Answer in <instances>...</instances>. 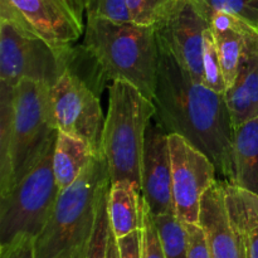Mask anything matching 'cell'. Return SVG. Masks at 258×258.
<instances>
[{
  "mask_svg": "<svg viewBox=\"0 0 258 258\" xmlns=\"http://www.w3.org/2000/svg\"><path fill=\"white\" fill-rule=\"evenodd\" d=\"M159 44V72L154 120L168 134H178L206 154L224 180L234 181L233 135L224 95L194 81L168 48Z\"/></svg>",
  "mask_w": 258,
  "mask_h": 258,
  "instance_id": "1",
  "label": "cell"
},
{
  "mask_svg": "<svg viewBox=\"0 0 258 258\" xmlns=\"http://www.w3.org/2000/svg\"><path fill=\"white\" fill-rule=\"evenodd\" d=\"M83 48L103 78L122 80L154 100L159 72V44L153 25L86 17Z\"/></svg>",
  "mask_w": 258,
  "mask_h": 258,
  "instance_id": "2",
  "label": "cell"
},
{
  "mask_svg": "<svg viewBox=\"0 0 258 258\" xmlns=\"http://www.w3.org/2000/svg\"><path fill=\"white\" fill-rule=\"evenodd\" d=\"M110 185L108 164L101 151L75 183L59 191L52 214L34 242L35 258H85L101 196Z\"/></svg>",
  "mask_w": 258,
  "mask_h": 258,
  "instance_id": "3",
  "label": "cell"
},
{
  "mask_svg": "<svg viewBox=\"0 0 258 258\" xmlns=\"http://www.w3.org/2000/svg\"><path fill=\"white\" fill-rule=\"evenodd\" d=\"M58 135L50 87L23 80L15 92L7 144L0 148V196L19 183L54 146Z\"/></svg>",
  "mask_w": 258,
  "mask_h": 258,
  "instance_id": "4",
  "label": "cell"
},
{
  "mask_svg": "<svg viewBox=\"0 0 258 258\" xmlns=\"http://www.w3.org/2000/svg\"><path fill=\"white\" fill-rule=\"evenodd\" d=\"M156 113L153 101L126 81H112L101 151L111 183L127 180L141 189V164L148 126Z\"/></svg>",
  "mask_w": 258,
  "mask_h": 258,
  "instance_id": "5",
  "label": "cell"
},
{
  "mask_svg": "<svg viewBox=\"0 0 258 258\" xmlns=\"http://www.w3.org/2000/svg\"><path fill=\"white\" fill-rule=\"evenodd\" d=\"M71 47H55L37 34L9 0H0V85L23 80L52 87L68 70Z\"/></svg>",
  "mask_w": 258,
  "mask_h": 258,
  "instance_id": "6",
  "label": "cell"
},
{
  "mask_svg": "<svg viewBox=\"0 0 258 258\" xmlns=\"http://www.w3.org/2000/svg\"><path fill=\"white\" fill-rule=\"evenodd\" d=\"M54 146L7 194L0 196V246L20 237L37 239L47 224L60 189L53 170Z\"/></svg>",
  "mask_w": 258,
  "mask_h": 258,
  "instance_id": "7",
  "label": "cell"
},
{
  "mask_svg": "<svg viewBox=\"0 0 258 258\" xmlns=\"http://www.w3.org/2000/svg\"><path fill=\"white\" fill-rule=\"evenodd\" d=\"M153 27L181 68L203 83V38L211 20L198 0H175Z\"/></svg>",
  "mask_w": 258,
  "mask_h": 258,
  "instance_id": "8",
  "label": "cell"
},
{
  "mask_svg": "<svg viewBox=\"0 0 258 258\" xmlns=\"http://www.w3.org/2000/svg\"><path fill=\"white\" fill-rule=\"evenodd\" d=\"M98 97L82 78L68 70L50 87L58 131L87 141L95 153H101L105 125Z\"/></svg>",
  "mask_w": 258,
  "mask_h": 258,
  "instance_id": "9",
  "label": "cell"
},
{
  "mask_svg": "<svg viewBox=\"0 0 258 258\" xmlns=\"http://www.w3.org/2000/svg\"><path fill=\"white\" fill-rule=\"evenodd\" d=\"M169 146L175 214L184 223L199 224L202 198L216 183L217 169L206 154L178 134H169Z\"/></svg>",
  "mask_w": 258,
  "mask_h": 258,
  "instance_id": "10",
  "label": "cell"
},
{
  "mask_svg": "<svg viewBox=\"0 0 258 258\" xmlns=\"http://www.w3.org/2000/svg\"><path fill=\"white\" fill-rule=\"evenodd\" d=\"M37 34L55 47H71L85 32L87 0H9Z\"/></svg>",
  "mask_w": 258,
  "mask_h": 258,
  "instance_id": "11",
  "label": "cell"
},
{
  "mask_svg": "<svg viewBox=\"0 0 258 258\" xmlns=\"http://www.w3.org/2000/svg\"><path fill=\"white\" fill-rule=\"evenodd\" d=\"M141 196L154 216L175 212L169 134L154 118L145 135L141 164Z\"/></svg>",
  "mask_w": 258,
  "mask_h": 258,
  "instance_id": "12",
  "label": "cell"
},
{
  "mask_svg": "<svg viewBox=\"0 0 258 258\" xmlns=\"http://www.w3.org/2000/svg\"><path fill=\"white\" fill-rule=\"evenodd\" d=\"M199 226L212 258H246L243 238L229 214L222 180H216L202 198Z\"/></svg>",
  "mask_w": 258,
  "mask_h": 258,
  "instance_id": "13",
  "label": "cell"
},
{
  "mask_svg": "<svg viewBox=\"0 0 258 258\" xmlns=\"http://www.w3.org/2000/svg\"><path fill=\"white\" fill-rule=\"evenodd\" d=\"M233 128L258 117V30L249 37L233 85L224 92Z\"/></svg>",
  "mask_w": 258,
  "mask_h": 258,
  "instance_id": "14",
  "label": "cell"
},
{
  "mask_svg": "<svg viewBox=\"0 0 258 258\" xmlns=\"http://www.w3.org/2000/svg\"><path fill=\"white\" fill-rule=\"evenodd\" d=\"M209 20L224 81L228 88L236 80L249 37L258 29L242 18L224 12L212 13Z\"/></svg>",
  "mask_w": 258,
  "mask_h": 258,
  "instance_id": "15",
  "label": "cell"
},
{
  "mask_svg": "<svg viewBox=\"0 0 258 258\" xmlns=\"http://www.w3.org/2000/svg\"><path fill=\"white\" fill-rule=\"evenodd\" d=\"M110 227L116 238L133 233L143 227L141 189L127 180L111 183L107 198Z\"/></svg>",
  "mask_w": 258,
  "mask_h": 258,
  "instance_id": "16",
  "label": "cell"
},
{
  "mask_svg": "<svg viewBox=\"0 0 258 258\" xmlns=\"http://www.w3.org/2000/svg\"><path fill=\"white\" fill-rule=\"evenodd\" d=\"M96 154L87 141L58 131L53 151V170L60 190L80 178Z\"/></svg>",
  "mask_w": 258,
  "mask_h": 258,
  "instance_id": "17",
  "label": "cell"
},
{
  "mask_svg": "<svg viewBox=\"0 0 258 258\" xmlns=\"http://www.w3.org/2000/svg\"><path fill=\"white\" fill-rule=\"evenodd\" d=\"M234 185L258 196V117L234 128Z\"/></svg>",
  "mask_w": 258,
  "mask_h": 258,
  "instance_id": "18",
  "label": "cell"
},
{
  "mask_svg": "<svg viewBox=\"0 0 258 258\" xmlns=\"http://www.w3.org/2000/svg\"><path fill=\"white\" fill-rule=\"evenodd\" d=\"M222 181L231 218L243 238L246 258H258V196L228 180Z\"/></svg>",
  "mask_w": 258,
  "mask_h": 258,
  "instance_id": "19",
  "label": "cell"
},
{
  "mask_svg": "<svg viewBox=\"0 0 258 258\" xmlns=\"http://www.w3.org/2000/svg\"><path fill=\"white\" fill-rule=\"evenodd\" d=\"M154 221L165 258H188V232L175 212L154 216Z\"/></svg>",
  "mask_w": 258,
  "mask_h": 258,
  "instance_id": "20",
  "label": "cell"
},
{
  "mask_svg": "<svg viewBox=\"0 0 258 258\" xmlns=\"http://www.w3.org/2000/svg\"><path fill=\"white\" fill-rule=\"evenodd\" d=\"M203 85L209 90L224 95L227 90L223 71L211 28L204 32L203 38Z\"/></svg>",
  "mask_w": 258,
  "mask_h": 258,
  "instance_id": "21",
  "label": "cell"
},
{
  "mask_svg": "<svg viewBox=\"0 0 258 258\" xmlns=\"http://www.w3.org/2000/svg\"><path fill=\"white\" fill-rule=\"evenodd\" d=\"M208 17L214 12H224L237 15L258 27V0H198Z\"/></svg>",
  "mask_w": 258,
  "mask_h": 258,
  "instance_id": "22",
  "label": "cell"
},
{
  "mask_svg": "<svg viewBox=\"0 0 258 258\" xmlns=\"http://www.w3.org/2000/svg\"><path fill=\"white\" fill-rule=\"evenodd\" d=\"M110 186L105 189L98 203L97 217H96V226L91 239L90 248L85 258H106L107 253L108 236H110V221L107 213V198Z\"/></svg>",
  "mask_w": 258,
  "mask_h": 258,
  "instance_id": "23",
  "label": "cell"
},
{
  "mask_svg": "<svg viewBox=\"0 0 258 258\" xmlns=\"http://www.w3.org/2000/svg\"><path fill=\"white\" fill-rule=\"evenodd\" d=\"M175 0H126L131 22L154 25Z\"/></svg>",
  "mask_w": 258,
  "mask_h": 258,
  "instance_id": "24",
  "label": "cell"
},
{
  "mask_svg": "<svg viewBox=\"0 0 258 258\" xmlns=\"http://www.w3.org/2000/svg\"><path fill=\"white\" fill-rule=\"evenodd\" d=\"M143 258H165L150 207L143 198Z\"/></svg>",
  "mask_w": 258,
  "mask_h": 258,
  "instance_id": "25",
  "label": "cell"
},
{
  "mask_svg": "<svg viewBox=\"0 0 258 258\" xmlns=\"http://www.w3.org/2000/svg\"><path fill=\"white\" fill-rule=\"evenodd\" d=\"M86 17L105 18L115 22H130L126 0H87Z\"/></svg>",
  "mask_w": 258,
  "mask_h": 258,
  "instance_id": "26",
  "label": "cell"
},
{
  "mask_svg": "<svg viewBox=\"0 0 258 258\" xmlns=\"http://www.w3.org/2000/svg\"><path fill=\"white\" fill-rule=\"evenodd\" d=\"M188 232V258H212L206 234L199 224L185 223Z\"/></svg>",
  "mask_w": 258,
  "mask_h": 258,
  "instance_id": "27",
  "label": "cell"
},
{
  "mask_svg": "<svg viewBox=\"0 0 258 258\" xmlns=\"http://www.w3.org/2000/svg\"><path fill=\"white\" fill-rule=\"evenodd\" d=\"M34 238L20 237L12 243L0 246V258H35Z\"/></svg>",
  "mask_w": 258,
  "mask_h": 258,
  "instance_id": "28",
  "label": "cell"
},
{
  "mask_svg": "<svg viewBox=\"0 0 258 258\" xmlns=\"http://www.w3.org/2000/svg\"><path fill=\"white\" fill-rule=\"evenodd\" d=\"M120 258H143V232L141 229L117 238Z\"/></svg>",
  "mask_w": 258,
  "mask_h": 258,
  "instance_id": "29",
  "label": "cell"
},
{
  "mask_svg": "<svg viewBox=\"0 0 258 258\" xmlns=\"http://www.w3.org/2000/svg\"><path fill=\"white\" fill-rule=\"evenodd\" d=\"M106 258H120V254H118V247H117V238H116V236L113 234L112 229H110V236H108L107 253H106Z\"/></svg>",
  "mask_w": 258,
  "mask_h": 258,
  "instance_id": "30",
  "label": "cell"
},
{
  "mask_svg": "<svg viewBox=\"0 0 258 258\" xmlns=\"http://www.w3.org/2000/svg\"><path fill=\"white\" fill-rule=\"evenodd\" d=\"M257 29H258V27H257Z\"/></svg>",
  "mask_w": 258,
  "mask_h": 258,
  "instance_id": "31",
  "label": "cell"
}]
</instances>
